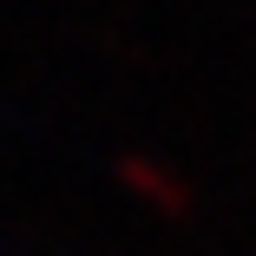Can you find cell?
<instances>
[{
	"instance_id": "cell-1",
	"label": "cell",
	"mask_w": 256,
	"mask_h": 256,
	"mask_svg": "<svg viewBox=\"0 0 256 256\" xmlns=\"http://www.w3.org/2000/svg\"><path fill=\"white\" fill-rule=\"evenodd\" d=\"M118 184L132 190V197H144L151 210H171L178 224L197 210V197H190V184L171 171V164H151V158H118Z\"/></svg>"
}]
</instances>
